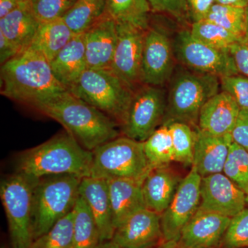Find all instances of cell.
I'll return each instance as SVG.
<instances>
[{
	"label": "cell",
	"mask_w": 248,
	"mask_h": 248,
	"mask_svg": "<svg viewBox=\"0 0 248 248\" xmlns=\"http://www.w3.org/2000/svg\"><path fill=\"white\" fill-rule=\"evenodd\" d=\"M33 107L63 125L67 133L89 151H94L120 135V125L115 121L68 91Z\"/></svg>",
	"instance_id": "6da1fadb"
},
{
	"label": "cell",
	"mask_w": 248,
	"mask_h": 248,
	"mask_svg": "<svg viewBox=\"0 0 248 248\" xmlns=\"http://www.w3.org/2000/svg\"><path fill=\"white\" fill-rule=\"evenodd\" d=\"M67 90L57 80L50 62L27 48L1 67V93L32 107Z\"/></svg>",
	"instance_id": "7a4b0ae2"
},
{
	"label": "cell",
	"mask_w": 248,
	"mask_h": 248,
	"mask_svg": "<svg viewBox=\"0 0 248 248\" xmlns=\"http://www.w3.org/2000/svg\"><path fill=\"white\" fill-rule=\"evenodd\" d=\"M93 160V151L67 133L21 153L16 172L35 179L61 174L83 178L91 176Z\"/></svg>",
	"instance_id": "3957f363"
},
{
	"label": "cell",
	"mask_w": 248,
	"mask_h": 248,
	"mask_svg": "<svg viewBox=\"0 0 248 248\" xmlns=\"http://www.w3.org/2000/svg\"><path fill=\"white\" fill-rule=\"evenodd\" d=\"M169 81L167 107L163 124L182 122L195 126L204 104L221 89L218 77L184 66L174 70Z\"/></svg>",
	"instance_id": "277c9868"
},
{
	"label": "cell",
	"mask_w": 248,
	"mask_h": 248,
	"mask_svg": "<svg viewBox=\"0 0 248 248\" xmlns=\"http://www.w3.org/2000/svg\"><path fill=\"white\" fill-rule=\"evenodd\" d=\"M81 179L71 174L37 179L32 196L33 241L73 211L79 197Z\"/></svg>",
	"instance_id": "5b68a950"
},
{
	"label": "cell",
	"mask_w": 248,
	"mask_h": 248,
	"mask_svg": "<svg viewBox=\"0 0 248 248\" xmlns=\"http://www.w3.org/2000/svg\"><path fill=\"white\" fill-rule=\"evenodd\" d=\"M121 125L135 91L110 69L87 68L67 90Z\"/></svg>",
	"instance_id": "8992f818"
},
{
	"label": "cell",
	"mask_w": 248,
	"mask_h": 248,
	"mask_svg": "<svg viewBox=\"0 0 248 248\" xmlns=\"http://www.w3.org/2000/svg\"><path fill=\"white\" fill-rule=\"evenodd\" d=\"M93 153L91 176L143 182L152 168L145 154L143 142L123 136L97 147Z\"/></svg>",
	"instance_id": "52a82bcc"
},
{
	"label": "cell",
	"mask_w": 248,
	"mask_h": 248,
	"mask_svg": "<svg viewBox=\"0 0 248 248\" xmlns=\"http://www.w3.org/2000/svg\"><path fill=\"white\" fill-rule=\"evenodd\" d=\"M37 180L16 172L0 184V197L13 248H31L33 242L32 196Z\"/></svg>",
	"instance_id": "ba28073f"
},
{
	"label": "cell",
	"mask_w": 248,
	"mask_h": 248,
	"mask_svg": "<svg viewBox=\"0 0 248 248\" xmlns=\"http://www.w3.org/2000/svg\"><path fill=\"white\" fill-rule=\"evenodd\" d=\"M167 93L162 86L145 85L134 93L122 124L124 136L144 142L164 122Z\"/></svg>",
	"instance_id": "9c48e42d"
},
{
	"label": "cell",
	"mask_w": 248,
	"mask_h": 248,
	"mask_svg": "<svg viewBox=\"0 0 248 248\" xmlns=\"http://www.w3.org/2000/svg\"><path fill=\"white\" fill-rule=\"evenodd\" d=\"M172 42L174 57L182 66L218 78L239 75L229 50L203 43L194 37L190 30L178 32Z\"/></svg>",
	"instance_id": "30bf717a"
},
{
	"label": "cell",
	"mask_w": 248,
	"mask_h": 248,
	"mask_svg": "<svg viewBox=\"0 0 248 248\" xmlns=\"http://www.w3.org/2000/svg\"><path fill=\"white\" fill-rule=\"evenodd\" d=\"M202 177L195 167L178 187L167 209L161 215L164 241H178L181 233L200 206Z\"/></svg>",
	"instance_id": "8fae6325"
},
{
	"label": "cell",
	"mask_w": 248,
	"mask_h": 248,
	"mask_svg": "<svg viewBox=\"0 0 248 248\" xmlns=\"http://www.w3.org/2000/svg\"><path fill=\"white\" fill-rule=\"evenodd\" d=\"M172 40L164 29L149 27L146 31L141 64V81L145 85L162 86L174 71Z\"/></svg>",
	"instance_id": "7c38bea8"
},
{
	"label": "cell",
	"mask_w": 248,
	"mask_h": 248,
	"mask_svg": "<svg viewBox=\"0 0 248 248\" xmlns=\"http://www.w3.org/2000/svg\"><path fill=\"white\" fill-rule=\"evenodd\" d=\"M117 46L110 70L134 89L141 81L142 56L146 30L117 23Z\"/></svg>",
	"instance_id": "4fadbf2b"
},
{
	"label": "cell",
	"mask_w": 248,
	"mask_h": 248,
	"mask_svg": "<svg viewBox=\"0 0 248 248\" xmlns=\"http://www.w3.org/2000/svg\"><path fill=\"white\" fill-rule=\"evenodd\" d=\"M246 205V194L223 172L202 177L200 208L232 218Z\"/></svg>",
	"instance_id": "5bb4252c"
},
{
	"label": "cell",
	"mask_w": 248,
	"mask_h": 248,
	"mask_svg": "<svg viewBox=\"0 0 248 248\" xmlns=\"http://www.w3.org/2000/svg\"><path fill=\"white\" fill-rule=\"evenodd\" d=\"M161 239V215L145 208L117 226L112 241L122 248H155Z\"/></svg>",
	"instance_id": "9a60e30c"
},
{
	"label": "cell",
	"mask_w": 248,
	"mask_h": 248,
	"mask_svg": "<svg viewBox=\"0 0 248 248\" xmlns=\"http://www.w3.org/2000/svg\"><path fill=\"white\" fill-rule=\"evenodd\" d=\"M231 218L199 208L177 242L186 248H221Z\"/></svg>",
	"instance_id": "2e32d148"
},
{
	"label": "cell",
	"mask_w": 248,
	"mask_h": 248,
	"mask_svg": "<svg viewBox=\"0 0 248 248\" xmlns=\"http://www.w3.org/2000/svg\"><path fill=\"white\" fill-rule=\"evenodd\" d=\"M88 68L110 69L117 46V22L105 14L84 32Z\"/></svg>",
	"instance_id": "e0dca14e"
},
{
	"label": "cell",
	"mask_w": 248,
	"mask_h": 248,
	"mask_svg": "<svg viewBox=\"0 0 248 248\" xmlns=\"http://www.w3.org/2000/svg\"><path fill=\"white\" fill-rule=\"evenodd\" d=\"M79 194L95 220L100 242L112 240L115 226L107 179L93 176L83 177L80 183Z\"/></svg>",
	"instance_id": "ac0fdd59"
},
{
	"label": "cell",
	"mask_w": 248,
	"mask_h": 248,
	"mask_svg": "<svg viewBox=\"0 0 248 248\" xmlns=\"http://www.w3.org/2000/svg\"><path fill=\"white\" fill-rule=\"evenodd\" d=\"M241 108L231 94L218 92L200 111L198 128L217 136L231 135Z\"/></svg>",
	"instance_id": "d6986e66"
},
{
	"label": "cell",
	"mask_w": 248,
	"mask_h": 248,
	"mask_svg": "<svg viewBox=\"0 0 248 248\" xmlns=\"http://www.w3.org/2000/svg\"><path fill=\"white\" fill-rule=\"evenodd\" d=\"M232 142L231 135L217 136L197 127L192 166L201 177L223 172Z\"/></svg>",
	"instance_id": "ffe728a7"
},
{
	"label": "cell",
	"mask_w": 248,
	"mask_h": 248,
	"mask_svg": "<svg viewBox=\"0 0 248 248\" xmlns=\"http://www.w3.org/2000/svg\"><path fill=\"white\" fill-rule=\"evenodd\" d=\"M107 180L115 231L129 217L146 208L142 190L143 182L119 178Z\"/></svg>",
	"instance_id": "44dd1931"
},
{
	"label": "cell",
	"mask_w": 248,
	"mask_h": 248,
	"mask_svg": "<svg viewBox=\"0 0 248 248\" xmlns=\"http://www.w3.org/2000/svg\"><path fill=\"white\" fill-rule=\"evenodd\" d=\"M182 180L169 166L152 169L142 184L146 208L161 215L172 202Z\"/></svg>",
	"instance_id": "7402d4cb"
},
{
	"label": "cell",
	"mask_w": 248,
	"mask_h": 248,
	"mask_svg": "<svg viewBox=\"0 0 248 248\" xmlns=\"http://www.w3.org/2000/svg\"><path fill=\"white\" fill-rule=\"evenodd\" d=\"M50 65L59 82L69 89L88 68L84 33L76 34Z\"/></svg>",
	"instance_id": "603a6c76"
},
{
	"label": "cell",
	"mask_w": 248,
	"mask_h": 248,
	"mask_svg": "<svg viewBox=\"0 0 248 248\" xmlns=\"http://www.w3.org/2000/svg\"><path fill=\"white\" fill-rule=\"evenodd\" d=\"M40 24L32 14L29 1H25L0 19V32L21 52L30 46Z\"/></svg>",
	"instance_id": "cb8c5ba5"
},
{
	"label": "cell",
	"mask_w": 248,
	"mask_h": 248,
	"mask_svg": "<svg viewBox=\"0 0 248 248\" xmlns=\"http://www.w3.org/2000/svg\"><path fill=\"white\" fill-rule=\"evenodd\" d=\"M75 35L63 19L40 23L29 48L40 53L50 62Z\"/></svg>",
	"instance_id": "d4e9b609"
},
{
	"label": "cell",
	"mask_w": 248,
	"mask_h": 248,
	"mask_svg": "<svg viewBox=\"0 0 248 248\" xmlns=\"http://www.w3.org/2000/svg\"><path fill=\"white\" fill-rule=\"evenodd\" d=\"M151 8L148 0H107L106 14L119 24H128L147 30Z\"/></svg>",
	"instance_id": "484cf974"
},
{
	"label": "cell",
	"mask_w": 248,
	"mask_h": 248,
	"mask_svg": "<svg viewBox=\"0 0 248 248\" xmlns=\"http://www.w3.org/2000/svg\"><path fill=\"white\" fill-rule=\"evenodd\" d=\"M73 213L74 248H97L101 242L97 223L81 197H79L77 201Z\"/></svg>",
	"instance_id": "4316f807"
},
{
	"label": "cell",
	"mask_w": 248,
	"mask_h": 248,
	"mask_svg": "<svg viewBox=\"0 0 248 248\" xmlns=\"http://www.w3.org/2000/svg\"><path fill=\"white\" fill-rule=\"evenodd\" d=\"M107 0H77L63 17L75 34L84 33L106 14Z\"/></svg>",
	"instance_id": "83f0119b"
},
{
	"label": "cell",
	"mask_w": 248,
	"mask_h": 248,
	"mask_svg": "<svg viewBox=\"0 0 248 248\" xmlns=\"http://www.w3.org/2000/svg\"><path fill=\"white\" fill-rule=\"evenodd\" d=\"M145 154L152 169L169 166L174 161L172 138L167 124H162L143 142Z\"/></svg>",
	"instance_id": "f1b7e54d"
},
{
	"label": "cell",
	"mask_w": 248,
	"mask_h": 248,
	"mask_svg": "<svg viewBox=\"0 0 248 248\" xmlns=\"http://www.w3.org/2000/svg\"><path fill=\"white\" fill-rule=\"evenodd\" d=\"M167 124L172 138L174 161L186 166H192L195 155L197 129L182 122H170Z\"/></svg>",
	"instance_id": "f546056e"
},
{
	"label": "cell",
	"mask_w": 248,
	"mask_h": 248,
	"mask_svg": "<svg viewBox=\"0 0 248 248\" xmlns=\"http://www.w3.org/2000/svg\"><path fill=\"white\" fill-rule=\"evenodd\" d=\"M190 31L199 40L220 50H228L241 37L206 19L192 22Z\"/></svg>",
	"instance_id": "4dcf8cb0"
},
{
	"label": "cell",
	"mask_w": 248,
	"mask_h": 248,
	"mask_svg": "<svg viewBox=\"0 0 248 248\" xmlns=\"http://www.w3.org/2000/svg\"><path fill=\"white\" fill-rule=\"evenodd\" d=\"M73 221V210L57 222L47 232L34 240L31 248H74Z\"/></svg>",
	"instance_id": "1f68e13d"
},
{
	"label": "cell",
	"mask_w": 248,
	"mask_h": 248,
	"mask_svg": "<svg viewBox=\"0 0 248 248\" xmlns=\"http://www.w3.org/2000/svg\"><path fill=\"white\" fill-rule=\"evenodd\" d=\"M205 19L211 21L239 37L248 33L245 8L215 3Z\"/></svg>",
	"instance_id": "d6a6232c"
},
{
	"label": "cell",
	"mask_w": 248,
	"mask_h": 248,
	"mask_svg": "<svg viewBox=\"0 0 248 248\" xmlns=\"http://www.w3.org/2000/svg\"><path fill=\"white\" fill-rule=\"evenodd\" d=\"M223 173L248 195V151L233 141Z\"/></svg>",
	"instance_id": "836d02e7"
},
{
	"label": "cell",
	"mask_w": 248,
	"mask_h": 248,
	"mask_svg": "<svg viewBox=\"0 0 248 248\" xmlns=\"http://www.w3.org/2000/svg\"><path fill=\"white\" fill-rule=\"evenodd\" d=\"M77 0H29L32 14L40 23L63 19Z\"/></svg>",
	"instance_id": "e575fe53"
},
{
	"label": "cell",
	"mask_w": 248,
	"mask_h": 248,
	"mask_svg": "<svg viewBox=\"0 0 248 248\" xmlns=\"http://www.w3.org/2000/svg\"><path fill=\"white\" fill-rule=\"evenodd\" d=\"M221 248H248V208L232 217Z\"/></svg>",
	"instance_id": "d590c367"
},
{
	"label": "cell",
	"mask_w": 248,
	"mask_h": 248,
	"mask_svg": "<svg viewBox=\"0 0 248 248\" xmlns=\"http://www.w3.org/2000/svg\"><path fill=\"white\" fill-rule=\"evenodd\" d=\"M221 89L231 94L241 109H248V77L237 75L220 78Z\"/></svg>",
	"instance_id": "8d00e7d4"
},
{
	"label": "cell",
	"mask_w": 248,
	"mask_h": 248,
	"mask_svg": "<svg viewBox=\"0 0 248 248\" xmlns=\"http://www.w3.org/2000/svg\"><path fill=\"white\" fill-rule=\"evenodd\" d=\"M151 11L170 15L182 20L189 16L186 0H148Z\"/></svg>",
	"instance_id": "74e56055"
},
{
	"label": "cell",
	"mask_w": 248,
	"mask_h": 248,
	"mask_svg": "<svg viewBox=\"0 0 248 248\" xmlns=\"http://www.w3.org/2000/svg\"><path fill=\"white\" fill-rule=\"evenodd\" d=\"M228 50L239 74L248 77V33L236 41Z\"/></svg>",
	"instance_id": "f35d334b"
},
{
	"label": "cell",
	"mask_w": 248,
	"mask_h": 248,
	"mask_svg": "<svg viewBox=\"0 0 248 248\" xmlns=\"http://www.w3.org/2000/svg\"><path fill=\"white\" fill-rule=\"evenodd\" d=\"M233 141L248 151V109H241L231 133Z\"/></svg>",
	"instance_id": "ab89813d"
},
{
	"label": "cell",
	"mask_w": 248,
	"mask_h": 248,
	"mask_svg": "<svg viewBox=\"0 0 248 248\" xmlns=\"http://www.w3.org/2000/svg\"><path fill=\"white\" fill-rule=\"evenodd\" d=\"M215 3V0H186L189 17L192 22L205 19Z\"/></svg>",
	"instance_id": "60d3db41"
},
{
	"label": "cell",
	"mask_w": 248,
	"mask_h": 248,
	"mask_svg": "<svg viewBox=\"0 0 248 248\" xmlns=\"http://www.w3.org/2000/svg\"><path fill=\"white\" fill-rule=\"evenodd\" d=\"M17 48L0 32V63L4 64L19 53Z\"/></svg>",
	"instance_id": "b9f144b4"
},
{
	"label": "cell",
	"mask_w": 248,
	"mask_h": 248,
	"mask_svg": "<svg viewBox=\"0 0 248 248\" xmlns=\"http://www.w3.org/2000/svg\"><path fill=\"white\" fill-rule=\"evenodd\" d=\"M22 3L19 0H0V19L12 13Z\"/></svg>",
	"instance_id": "7bdbcfd3"
},
{
	"label": "cell",
	"mask_w": 248,
	"mask_h": 248,
	"mask_svg": "<svg viewBox=\"0 0 248 248\" xmlns=\"http://www.w3.org/2000/svg\"><path fill=\"white\" fill-rule=\"evenodd\" d=\"M217 4L235 6V7L246 8L248 6V0H215Z\"/></svg>",
	"instance_id": "ee69618b"
},
{
	"label": "cell",
	"mask_w": 248,
	"mask_h": 248,
	"mask_svg": "<svg viewBox=\"0 0 248 248\" xmlns=\"http://www.w3.org/2000/svg\"><path fill=\"white\" fill-rule=\"evenodd\" d=\"M155 248H186L181 246L177 241H163L161 244L158 245Z\"/></svg>",
	"instance_id": "f6af8a7d"
},
{
	"label": "cell",
	"mask_w": 248,
	"mask_h": 248,
	"mask_svg": "<svg viewBox=\"0 0 248 248\" xmlns=\"http://www.w3.org/2000/svg\"><path fill=\"white\" fill-rule=\"evenodd\" d=\"M97 248H122L120 246H117L115 243H114L112 240L110 241H104V242L100 243Z\"/></svg>",
	"instance_id": "bcb514c9"
},
{
	"label": "cell",
	"mask_w": 248,
	"mask_h": 248,
	"mask_svg": "<svg viewBox=\"0 0 248 248\" xmlns=\"http://www.w3.org/2000/svg\"><path fill=\"white\" fill-rule=\"evenodd\" d=\"M245 11H246V23H247V27L248 30V6H246V7L245 8Z\"/></svg>",
	"instance_id": "7dc6e473"
},
{
	"label": "cell",
	"mask_w": 248,
	"mask_h": 248,
	"mask_svg": "<svg viewBox=\"0 0 248 248\" xmlns=\"http://www.w3.org/2000/svg\"><path fill=\"white\" fill-rule=\"evenodd\" d=\"M246 204L248 205V194L246 195Z\"/></svg>",
	"instance_id": "c3c4849f"
},
{
	"label": "cell",
	"mask_w": 248,
	"mask_h": 248,
	"mask_svg": "<svg viewBox=\"0 0 248 248\" xmlns=\"http://www.w3.org/2000/svg\"><path fill=\"white\" fill-rule=\"evenodd\" d=\"M19 1H22V2H25V1H29V0H19Z\"/></svg>",
	"instance_id": "681fc988"
}]
</instances>
